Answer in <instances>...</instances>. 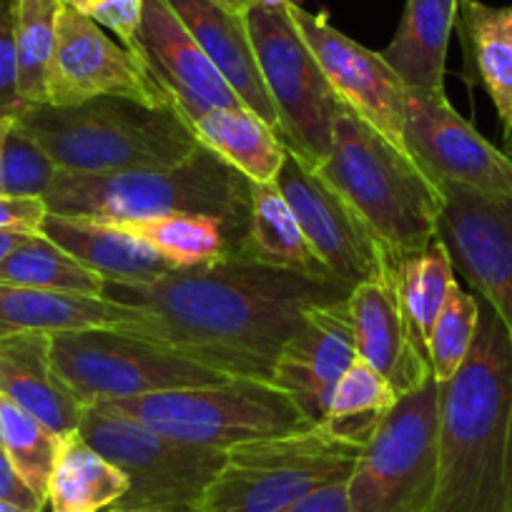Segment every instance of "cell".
I'll return each mask as SVG.
<instances>
[{"label": "cell", "instance_id": "836d02e7", "mask_svg": "<svg viewBox=\"0 0 512 512\" xmlns=\"http://www.w3.org/2000/svg\"><path fill=\"white\" fill-rule=\"evenodd\" d=\"M477 324H480V299L455 282L427 337V357L437 384H447L460 372L475 342Z\"/></svg>", "mask_w": 512, "mask_h": 512}, {"label": "cell", "instance_id": "484cf974", "mask_svg": "<svg viewBox=\"0 0 512 512\" xmlns=\"http://www.w3.org/2000/svg\"><path fill=\"white\" fill-rule=\"evenodd\" d=\"M231 254L312 277H332L309 246L292 206L274 184H251L249 221ZM334 279V277H332Z\"/></svg>", "mask_w": 512, "mask_h": 512}, {"label": "cell", "instance_id": "4dcf8cb0", "mask_svg": "<svg viewBox=\"0 0 512 512\" xmlns=\"http://www.w3.org/2000/svg\"><path fill=\"white\" fill-rule=\"evenodd\" d=\"M63 437L38 417L0 395V447L23 480L41 500L48 502V480L56 467Z\"/></svg>", "mask_w": 512, "mask_h": 512}, {"label": "cell", "instance_id": "4fadbf2b", "mask_svg": "<svg viewBox=\"0 0 512 512\" xmlns=\"http://www.w3.org/2000/svg\"><path fill=\"white\" fill-rule=\"evenodd\" d=\"M405 149L427 179L485 199H512V156L460 116L445 91H407Z\"/></svg>", "mask_w": 512, "mask_h": 512}, {"label": "cell", "instance_id": "d6986e66", "mask_svg": "<svg viewBox=\"0 0 512 512\" xmlns=\"http://www.w3.org/2000/svg\"><path fill=\"white\" fill-rule=\"evenodd\" d=\"M139 48L174 93L184 116L206 108L244 106L166 0H144Z\"/></svg>", "mask_w": 512, "mask_h": 512}, {"label": "cell", "instance_id": "2e32d148", "mask_svg": "<svg viewBox=\"0 0 512 512\" xmlns=\"http://www.w3.org/2000/svg\"><path fill=\"white\" fill-rule=\"evenodd\" d=\"M440 239L455 272L490 304L512 339V199H485L442 186Z\"/></svg>", "mask_w": 512, "mask_h": 512}, {"label": "cell", "instance_id": "60d3db41", "mask_svg": "<svg viewBox=\"0 0 512 512\" xmlns=\"http://www.w3.org/2000/svg\"><path fill=\"white\" fill-rule=\"evenodd\" d=\"M282 512H347V480L329 482Z\"/></svg>", "mask_w": 512, "mask_h": 512}, {"label": "cell", "instance_id": "ba28073f", "mask_svg": "<svg viewBox=\"0 0 512 512\" xmlns=\"http://www.w3.org/2000/svg\"><path fill=\"white\" fill-rule=\"evenodd\" d=\"M51 359L83 407L234 379L169 344L113 327L51 334Z\"/></svg>", "mask_w": 512, "mask_h": 512}, {"label": "cell", "instance_id": "5bb4252c", "mask_svg": "<svg viewBox=\"0 0 512 512\" xmlns=\"http://www.w3.org/2000/svg\"><path fill=\"white\" fill-rule=\"evenodd\" d=\"M287 13L339 101L390 144L407 151L405 116L410 88L400 73L384 61L382 53L369 51L334 28L327 13H309L302 6H287Z\"/></svg>", "mask_w": 512, "mask_h": 512}, {"label": "cell", "instance_id": "52a82bcc", "mask_svg": "<svg viewBox=\"0 0 512 512\" xmlns=\"http://www.w3.org/2000/svg\"><path fill=\"white\" fill-rule=\"evenodd\" d=\"M144 422L176 442L214 450L312 430L314 422L284 390L267 379L234 377L229 382L159 392L134 400L103 402Z\"/></svg>", "mask_w": 512, "mask_h": 512}, {"label": "cell", "instance_id": "ab89813d", "mask_svg": "<svg viewBox=\"0 0 512 512\" xmlns=\"http://www.w3.org/2000/svg\"><path fill=\"white\" fill-rule=\"evenodd\" d=\"M0 500L13 502V505L23 507L28 512H41L46 507V500L36 495V492L28 487V482L23 480L21 472L13 467V462L8 460V455L0 447Z\"/></svg>", "mask_w": 512, "mask_h": 512}, {"label": "cell", "instance_id": "74e56055", "mask_svg": "<svg viewBox=\"0 0 512 512\" xmlns=\"http://www.w3.org/2000/svg\"><path fill=\"white\" fill-rule=\"evenodd\" d=\"M26 108L18 88L16 3H0V118H16Z\"/></svg>", "mask_w": 512, "mask_h": 512}, {"label": "cell", "instance_id": "f35d334b", "mask_svg": "<svg viewBox=\"0 0 512 512\" xmlns=\"http://www.w3.org/2000/svg\"><path fill=\"white\" fill-rule=\"evenodd\" d=\"M48 209L43 199L31 196H8L0 194V229H16L38 234Z\"/></svg>", "mask_w": 512, "mask_h": 512}, {"label": "cell", "instance_id": "9c48e42d", "mask_svg": "<svg viewBox=\"0 0 512 512\" xmlns=\"http://www.w3.org/2000/svg\"><path fill=\"white\" fill-rule=\"evenodd\" d=\"M440 392L432 377L384 415L347 477V512H432Z\"/></svg>", "mask_w": 512, "mask_h": 512}, {"label": "cell", "instance_id": "603a6c76", "mask_svg": "<svg viewBox=\"0 0 512 512\" xmlns=\"http://www.w3.org/2000/svg\"><path fill=\"white\" fill-rule=\"evenodd\" d=\"M139 322V309L108 297L0 284V339L16 334H58L101 327L131 329Z\"/></svg>", "mask_w": 512, "mask_h": 512}, {"label": "cell", "instance_id": "1f68e13d", "mask_svg": "<svg viewBox=\"0 0 512 512\" xmlns=\"http://www.w3.org/2000/svg\"><path fill=\"white\" fill-rule=\"evenodd\" d=\"M16 3L18 88L26 106L46 103L48 66L56 48V23L63 0H13Z\"/></svg>", "mask_w": 512, "mask_h": 512}, {"label": "cell", "instance_id": "7402d4cb", "mask_svg": "<svg viewBox=\"0 0 512 512\" xmlns=\"http://www.w3.org/2000/svg\"><path fill=\"white\" fill-rule=\"evenodd\" d=\"M38 234L48 236L103 282L144 284L176 272L159 251L118 224L46 214Z\"/></svg>", "mask_w": 512, "mask_h": 512}, {"label": "cell", "instance_id": "6da1fadb", "mask_svg": "<svg viewBox=\"0 0 512 512\" xmlns=\"http://www.w3.org/2000/svg\"><path fill=\"white\" fill-rule=\"evenodd\" d=\"M332 277L292 272L226 254L144 284L106 282L103 297L141 312L128 332L144 334L231 377L272 382L284 342L319 304L347 299Z\"/></svg>", "mask_w": 512, "mask_h": 512}, {"label": "cell", "instance_id": "cb8c5ba5", "mask_svg": "<svg viewBox=\"0 0 512 512\" xmlns=\"http://www.w3.org/2000/svg\"><path fill=\"white\" fill-rule=\"evenodd\" d=\"M204 149L234 166L251 184H274L287 146L267 121L249 108H206L184 116Z\"/></svg>", "mask_w": 512, "mask_h": 512}, {"label": "cell", "instance_id": "4316f807", "mask_svg": "<svg viewBox=\"0 0 512 512\" xmlns=\"http://www.w3.org/2000/svg\"><path fill=\"white\" fill-rule=\"evenodd\" d=\"M467 61L475 66L477 78L492 98L507 149L512 146V3L487 6L482 0H460L457 13Z\"/></svg>", "mask_w": 512, "mask_h": 512}, {"label": "cell", "instance_id": "8d00e7d4", "mask_svg": "<svg viewBox=\"0 0 512 512\" xmlns=\"http://www.w3.org/2000/svg\"><path fill=\"white\" fill-rule=\"evenodd\" d=\"M86 18L96 21L101 28H108L118 36V41L131 51L139 48L141 18H144V0H66Z\"/></svg>", "mask_w": 512, "mask_h": 512}, {"label": "cell", "instance_id": "44dd1931", "mask_svg": "<svg viewBox=\"0 0 512 512\" xmlns=\"http://www.w3.org/2000/svg\"><path fill=\"white\" fill-rule=\"evenodd\" d=\"M0 395L61 437L76 435L86 410L53 367L51 334L0 339Z\"/></svg>", "mask_w": 512, "mask_h": 512}, {"label": "cell", "instance_id": "277c9868", "mask_svg": "<svg viewBox=\"0 0 512 512\" xmlns=\"http://www.w3.org/2000/svg\"><path fill=\"white\" fill-rule=\"evenodd\" d=\"M314 171L349 201L397 267L440 239L442 191L344 103L334 116L332 151Z\"/></svg>", "mask_w": 512, "mask_h": 512}, {"label": "cell", "instance_id": "8fae6325", "mask_svg": "<svg viewBox=\"0 0 512 512\" xmlns=\"http://www.w3.org/2000/svg\"><path fill=\"white\" fill-rule=\"evenodd\" d=\"M78 435L128 477L116 507L199 505L226 460L224 450L176 442L106 405L83 410Z\"/></svg>", "mask_w": 512, "mask_h": 512}, {"label": "cell", "instance_id": "30bf717a", "mask_svg": "<svg viewBox=\"0 0 512 512\" xmlns=\"http://www.w3.org/2000/svg\"><path fill=\"white\" fill-rule=\"evenodd\" d=\"M259 71L279 118V139L309 169L332 151V128L342 101L309 51L287 8L251 6L244 13Z\"/></svg>", "mask_w": 512, "mask_h": 512}, {"label": "cell", "instance_id": "c3c4849f", "mask_svg": "<svg viewBox=\"0 0 512 512\" xmlns=\"http://www.w3.org/2000/svg\"><path fill=\"white\" fill-rule=\"evenodd\" d=\"M510 156H512V146H510Z\"/></svg>", "mask_w": 512, "mask_h": 512}, {"label": "cell", "instance_id": "7c38bea8", "mask_svg": "<svg viewBox=\"0 0 512 512\" xmlns=\"http://www.w3.org/2000/svg\"><path fill=\"white\" fill-rule=\"evenodd\" d=\"M46 96L51 106H78L103 96L128 98L149 108L176 106L174 93L144 53L113 41L66 0L58 11Z\"/></svg>", "mask_w": 512, "mask_h": 512}, {"label": "cell", "instance_id": "ac0fdd59", "mask_svg": "<svg viewBox=\"0 0 512 512\" xmlns=\"http://www.w3.org/2000/svg\"><path fill=\"white\" fill-rule=\"evenodd\" d=\"M349 312L357 357L377 369L397 397L410 395L430 382V357L402 302L397 267L357 284L349 294Z\"/></svg>", "mask_w": 512, "mask_h": 512}, {"label": "cell", "instance_id": "7a4b0ae2", "mask_svg": "<svg viewBox=\"0 0 512 512\" xmlns=\"http://www.w3.org/2000/svg\"><path fill=\"white\" fill-rule=\"evenodd\" d=\"M440 387L432 512H512V339L482 299L470 354Z\"/></svg>", "mask_w": 512, "mask_h": 512}, {"label": "cell", "instance_id": "e575fe53", "mask_svg": "<svg viewBox=\"0 0 512 512\" xmlns=\"http://www.w3.org/2000/svg\"><path fill=\"white\" fill-rule=\"evenodd\" d=\"M400 402L392 384L364 359H354L329 397L327 420H382Z\"/></svg>", "mask_w": 512, "mask_h": 512}, {"label": "cell", "instance_id": "7dc6e473", "mask_svg": "<svg viewBox=\"0 0 512 512\" xmlns=\"http://www.w3.org/2000/svg\"><path fill=\"white\" fill-rule=\"evenodd\" d=\"M0 512H28V510H23V507L13 505V502H6V500H0Z\"/></svg>", "mask_w": 512, "mask_h": 512}, {"label": "cell", "instance_id": "d6a6232c", "mask_svg": "<svg viewBox=\"0 0 512 512\" xmlns=\"http://www.w3.org/2000/svg\"><path fill=\"white\" fill-rule=\"evenodd\" d=\"M397 282H400L407 314L427 347L432 324H435L440 309L445 307L452 284L457 282L455 264H452V254L445 241H432L420 256L402 262L397 267Z\"/></svg>", "mask_w": 512, "mask_h": 512}, {"label": "cell", "instance_id": "8992f818", "mask_svg": "<svg viewBox=\"0 0 512 512\" xmlns=\"http://www.w3.org/2000/svg\"><path fill=\"white\" fill-rule=\"evenodd\" d=\"M364 447L329 422L229 447L196 512H282L329 482L347 480Z\"/></svg>", "mask_w": 512, "mask_h": 512}, {"label": "cell", "instance_id": "83f0119b", "mask_svg": "<svg viewBox=\"0 0 512 512\" xmlns=\"http://www.w3.org/2000/svg\"><path fill=\"white\" fill-rule=\"evenodd\" d=\"M126 490L128 477L78 432L63 437L48 480V505L53 512H101L121 500Z\"/></svg>", "mask_w": 512, "mask_h": 512}, {"label": "cell", "instance_id": "d590c367", "mask_svg": "<svg viewBox=\"0 0 512 512\" xmlns=\"http://www.w3.org/2000/svg\"><path fill=\"white\" fill-rule=\"evenodd\" d=\"M58 176V166L51 156L13 123L3 149V194L43 199Z\"/></svg>", "mask_w": 512, "mask_h": 512}, {"label": "cell", "instance_id": "b9f144b4", "mask_svg": "<svg viewBox=\"0 0 512 512\" xmlns=\"http://www.w3.org/2000/svg\"><path fill=\"white\" fill-rule=\"evenodd\" d=\"M28 236H31L28 231L0 229V262H3V259H6L13 249H18V246H21Z\"/></svg>", "mask_w": 512, "mask_h": 512}, {"label": "cell", "instance_id": "f6af8a7d", "mask_svg": "<svg viewBox=\"0 0 512 512\" xmlns=\"http://www.w3.org/2000/svg\"><path fill=\"white\" fill-rule=\"evenodd\" d=\"M211 3L226 8L229 13H236V16H244V13L254 6V0H211Z\"/></svg>", "mask_w": 512, "mask_h": 512}, {"label": "cell", "instance_id": "ee69618b", "mask_svg": "<svg viewBox=\"0 0 512 512\" xmlns=\"http://www.w3.org/2000/svg\"><path fill=\"white\" fill-rule=\"evenodd\" d=\"M16 118H0V194H3V149H6V139L11 134Z\"/></svg>", "mask_w": 512, "mask_h": 512}, {"label": "cell", "instance_id": "5b68a950", "mask_svg": "<svg viewBox=\"0 0 512 512\" xmlns=\"http://www.w3.org/2000/svg\"><path fill=\"white\" fill-rule=\"evenodd\" d=\"M16 123L66 174L164 169L201 149L179 106L149 108L128 98L103 96L78 106L33 103Z\"/></svg>", "mask_w": 512, "mask_h": 512}, {"label": "cell", "instance_id": "ffe728a7", "mask_svg": "<svg viewBox=\"0 0 512 512\" xmlns=\"http://www.w3.org/2000/svg\"><path fill=\"white\" fill-rule=\"evenodd\" d=\"M166 3L189 28L194 41L214 63L216 71L224 76L239 101L262 121H267L274 128V134L279 136L277 111H274L272 98L264 86L244 16L229 13L211 0H166Z\"/></svg>", "mask_w": 512, "mask_h": 512}, {"label": "cell", "instance_id": "681fc988", "mask_svg": "<svg viewBox=\"0 0 512 512\" xmlns=\"http://www.w3.org/2000/svg\"><path fill=\"white\" fill-rule=\"evenodd\" d=\"M0 3H3V0H0Z\"/></svg>", "mask_w": 512, "mask_h": 512}, {"label": "cell", "instance_id": "7bdbcfd3", "mask_svg": "<svg viewBox=\"0 0 512 512\" xmlns=\"http://www.w3.org/2000/svg\"><path fill=\"white\" fill-rule=\"evenodd\" d=\"M101 512H196V505H166V507H106Z\"/></svg>", "mask_w": 512, "mask_h": 512}, {"label": "cell", "instance_id": "d4e9b609", "mask_svg": "<svg viewBox=\"0 0 512 512\" xmlns=\"http://www.w3.org/2000/svg\"><path fill=\"white\" fill-rule=\"evenodd\" d=\"M457 13L460 0H407L400 28L382 51L407 88L445 91L447 46Z\"/></svg>", "mask_w": 512, "mask_h": 512}, {"label": "cell", "instance_id": "3957f363", "mask_svg": "<svg viewBox=\"0 0 512 512\" xmlns=\"http://www.w3.org/2000/svg\"><path fill=\"white\" fill-rule=\"evenodd\" d=\"M43 204L48 214L101 224H123L166 214L211 216L224 224L234 251L249 221L251 181L201 146L186 161L164 169L103 176L58 171L56 181L43 196Z\"/></svg>", "mask_w": 512, "mask_h": 512}, {"label": "cell", "instance_id": "f546056e", "mask_svg": "<svg viewBox=\"0 0 512 512\" xmlns=\"http://www.w3.org/2000/svg\"><path fill=\"white\" fill-rule=\"evenodd\" d=\"M118 226L146 241L176 269L201 267V264L224 259L231 251L224 224L211 219V216L166 214L139 221H123Z\"/></svg>", "mask_w": 512, "mask_h": 512}, {"label": "cell", "instance_id": "e0dca14e", "mask_svg": "<svg viewBox=\"0 0 512 512\" xmlns=\"http://www.w3.org/2000/svg\"><path fill=\"white\" fill-rule=\"evenodd\" d=\"M354 359L357 342L349 297L319 304L304 314L302 324L284 342L274 362L272 382L302 407L314 425H322L327 420L329 397Z\"/></svg>", "mask_w": 512, "mask_h": 512}, {"label": "cell", "instance_id": "9a60e30c", "mask_svg": "<svg viewBox=\"0 0 512 512\" xmlns=\"http://www.w3.org/2000/svg\"><path fill=\"white\" fill-rule=\"evenodd\" d=\"M277 186L292 206L312 251L334 279L354 289L397 267L349 201L289 149Z\"/></svg>", "mask_w": 512, "mask_h": 512}, {"label": "cell", "instance_id": "f1b7e54d", "mask_svg": "<svg viewBox=\"0 0 512 512\" xmlns=\"http://www.w3.org/2000/svg\"><path fill=\"white\" fill-rule=\"evenodd\" d=\"M0 284L103 297L106 282L48 236L31 234L0 262Z\"/></svg>", "mask_w": 512, "mask_h": 512}, {"label": "cell", "instance_id": "bcb514c9", "mask_svg": "<svg viewBox=\"0 0 512 512\" xmlns=\"http://www.w3.org/2000/svg\"><path fill=\"white\" fill-rule=\"evenodd\" d=\"M254 3L264 8H287V6H299L302 0H254Z\"/></svg>", "mask_w": 512, "mask_h": 512}]
</instances>
